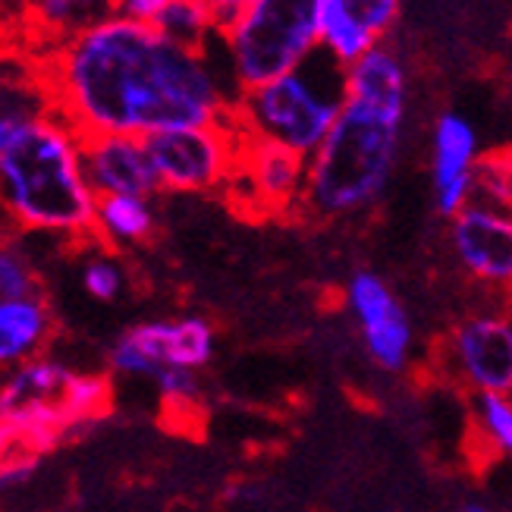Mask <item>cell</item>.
<instances>
[{
    "instance_id": "cell-24",
    "label": "cell",
    "mask_w": 512,
    "mask_h": 512,
    "mask_svg": "<svg viewBox=\"0 0 512 512\" xmlns=\"http://www.w3.org/2000/svg\"><path fill=\"white\" fill-rule=\"evenodd\" d=\"M79 283L85 296H92L95 302H117L126 293V267L120 264L117 252L101 249L82 261Z\"/></svg>"
},
{
    "instance_id": "cell-31",
    "label": "cell",
    "mask_w": 512,
    "mask_h": 512,
    "mask_svg": "<svg viewBox=\"0 0 512 512\" xmlns=\"http://www.w3.org/2000/svg\"><path fill=\"white\" fill-rule=\"evenodd\" d=\"M4 236H7V233H4V230H0V239H4Z\"/></svg>"
},
{
    "instance_id": "cell-3",
    "label": "cell",
    "mask_w": 512,
    "mask_h": 512,
    "mask_svg": "<svg viewBox=\"0 0 512 512\" xmlns=\"http://www.w3.org/2000/svg\"><path fill=\"white\" fill-rule=\"evenodd\" d=\"M403 117L399 110L346 98L330 136L308 158L299 214L311 220H340L368 211L393 176Z\"/></svg>"
},
{
    "instance_id": "cell-30",
    "label": "cell",
    "mask_w": 512,
    "mask_h": 512,
    "mask_svg": "<svg viewBox=\"0 0 512 512\" xmlns=\"http://www.w3.org/2000/svg\"><path fill=\"white\" fill-rule=\"evenodd\" d=\"M16 132H19L16 126H7V123H0V154H4V151H7V145H10V142L16 139Z\"/></svg>"
},
{
    "instance_id": "cell-23",
    "label": "cell",
    "mask_w": 512,
    "mask_h": 512,
    "mask_svg": "<svg viewBox=\"0 0 512 512\" xmlns=\"http://www.w3.org/2000/svg\"><path fill=\"white\" fill-rule=\"evenodd\" d=\"M472 202H487L512 211V145L491 148L478 158Z\"/></svg>"
},
{
    "instance_id": "cell-14",
    "label": "cell",
    "mask_w": 512,
    "mask_h": 512,
    "mask_svg": "<svg viewBox=\"0 0 512 512\" xmlns=\"http://www.w3.org/2000/svg\"><path fill=\"white\" fill-rule=\"evenodd\" d=\"M82 164H85V176L98 198L101 195L154 198L161 192L145 139L88 136V139H82Z\"/></svg>"
},
{
    "instance_id": "cell-10",
    "label": "cell",
    "mask_w": 512,
    "mask_h": 512,
    "mask_svg": "<svg viewBox=\"0 0 512 512\" xmlns=\"http://www.w3.org/2000/svg\"><path fill=\"white\" fill-rule=\"evenodd\" d=\"M246 132V129H242ZM308 180V158L277 142L258 139L246 132L239 164L224 189L227 202L252 217H289L302 208Z\"/></svg>"
},
{
    "instance_id": "cell-5",
    "label": "cell",
    "mask_w": 512,
    "mask_h": 512,
    "mask_svg": "<svg viewBox=\"0 0 512 512\" xmlns=\"http://www.w3.org/2000/svg\"><path fill=\"white\" fill-rule=\"evenodd\" d=\"M239 95L299 70L321 38V0H255L224 35Z\"/></svg>"
},
{
    "instance_id": "cell-17",
    "label": "cell",
    "mask_w": 512,
    "mask_h": 512,
    "mask_svg": "<svg viewBox=\"0 0 512 512\" xmlns=\"http://www.w3.org/2000/svg\"><path fill=\"white\" fill-rule=\"evenodd\" d=\"M57 337V318L48 296L0 299V374L48 355Z\"/></svg>"
},
{
    "instance_id": "cell-8",
    "label": "cell",
    "mask_w": 512,
    "mask_h": 512,
    "mask_svg": "<svg viewBox=\"0 0 512 512\" xmlns=\"http://www.w3.org/2000/svg\"><path fill=\"white\" fill-rule=\"evenodd\" d=\"M242 139L246 132L230 114V120L214 126L154 132L145 148L161 192H224L239 164Z\"/></svg>"
},
{
    "instance_id": "cell-16",
    "label": "cell",
    "mask_w": 512,
    "mask_h": 512,
    "mask_svg": "<svg viewBox=\"0 0 512 512\" xmlns=\"http://www.w3.org/2000/svg\"><path fill=\"white\" fill-rule=\"evenodd\" d=\"M399 0H330L321 10V41L340 63L362 60L393 26Z\"/></svg>"
},
{
    "instance_id": "cell-1",
    "label": "cell",
    "mask_w": 512,
    "mask_h": 512,
    "mask_svg": "<svg viewBox=\"0 0 512 512\" xmlns=\"http://www.w3.org/2000/svg\"><path fill=\"white\" fill-rule=\"evenodd\" d=\"M57 117L88 136H136L224 123L236 98L214 82L202 54L151 22L110 19L54 51L35 54Z\"/></svg>"
},
{
    "instance_id": "cell-26",
    "label": "cell",
    "mask_w": 512,
    "mask_h": 512,
    "mask_svg": "<svg viewBox=\"0 0 512 512\" xmlns=\"http://www.w3.org/2000/svg\"><path fill=\"white\" fill-rule=\"evenodd\" d=\"M198 4L208 10L214 29L220 35H227L236 26V22L242 19V13H246L255 4V0H198Z\"/></svg>"
},
{
    "instance_id": "cell-18",
    "label": "cell",
    "mask_w": 512,
    "mask_h": 512,
    "mask_svg": "<svg viewBox=\"0 0 512 512\" xmlns=\"http://www.w3.org/2000/svg\"><path fill=\"white\" fill-rule=\"evenodd\" d=\"M158 233V211L151 198L139 195H101L95 208L92 239L107 252H129L148 246Z\"/></svg>"
},
{
    "instance_id": "cell-4",
    "label": "cell",
    "mask_w": 512,
    "mask_h": 512,
    "mask_svg": "<svg viewBox=\"0 0 512 512\" xmlns=\"http://www.w3.org/2000/svg\"><path fill=\"white\" fill-rule=\"evenodd\" d=\"M114 409L110 377L76 371L54 355L0 374V425L26 453H48L98 428Z\"/></svg>"
},
{
    "instance_id": "cell-7",
    "label": "cell",
    "mask_w": 512,
    "mask_h": 512,
    "mask_svg": "<svg viewBox=\"0 0 512 512\" xmlns=\"http://www.w3.org/2000/svg\"><path fill=\"white\" fill-rule=\"evenodd\" d=\"M431 362L440 381L462 396H512V308L491 305L462 315L437 337Z\"/></svg>"
},
{
    "instance_id": "cell-28",
    "label": "cell",
    "mask_w": 512,
    "mask_h": 512,
    "mask_svg": "<svg viewBox=\"0 0 512 512\" xmlns=\"http://www.w3.org/2000/svg\"><path fill=\"white\" fill-rule=\"evenodd\" d=\"M16 450H22L19 443H16V434L7 425H0V462H4L7 456H13Z\"/></svg>"
},
{
    "instance_id": "cell-25",
    "label": "cell",
    "mask_w": 512,
    "mask_h": 512,
    "mask_svg": "<svg viewBox=\"0 0 512 512\" xmlns=\"http://www.w3.org/2000/svg\"><path fill=\"white\" fill-rule=\"evenodd\" d=\"M38 469V456L35 453H26V450H16L13 456H7L0 462V500H4L10 491L26 484Z\"/></svg>"
},
{
    "instance_id": "cell-15",
    "label": "cell",
    "mask_w": 512,
    "mask_h": 512,
    "mask_svg": "<svg viewBox=\"0 0 512 512\" xmlns=\"http://www.w3.org/2000/svg\"><path fill=\"white\" fill-rule=\"evenodd\" d=\"M478 136L459 114H443L434 126V205L440 217H456L475 198Z\"/></svg>"
},
{
    "instance_id": "cell-19",
    "label": "cell",
    "mask_w": 512,
    "mask_h": 512,
    "mask_svg": "<svg viewBox=\"0 0 512 512\" xmlns=\"http://www.w3.org/2000/svg\"><path fill=\"white\" fill-rule=\"evenodd\" d=\"M346 98L406 114V73L387 48H371L346 70Z\"/></svg>"
},
{
    "instance_id": "cell-12",
    "label": "cell",
    "mask_w": 512,
    "mask_h": 512,
    "mask_svg": "<svg viewBox=\"0 0 512 512\" xmlns=\"http://www.w3.org/2000/svg\"><path fill=\"white\" fill-rule=\"evenodd\" d=\"M346 308L362 333L368 359L387 374L406 371L412 359V321L387 280L374 271H355L346 283Z\"/></svg>"
},
{
    "instance_id": "cell-6",
    "label": "cell",
    "mask_w": 512,
    "mask_h": 512,
    "mask_svg": "<svg viewBox=\"0 0 512 512\" xmlns=\"http://www.w3.org/2000/svg\"><path fill=\"white\" fill-rule=\"evenodd\" d=\"M343 101L346 92H324L296 70L271 85L239 95L233 104V117L252 136L311 158L330 136Z\"/></svg>"
},
{
    "instance_id": "cell-11",
    "label": "cell",
    "mask_w": 512,
    "mask_h": 512,
    "mask_svg": "<svg viewBox=\"0 0 512 512\" xmlns=\"http://www.w3.org/2000/svg\"><path fill=\"white\" fill-rule=\"evenodd\" d=\"M447 242L459 271L484 289L491 305L512 308V211L469 202L450 217Z\"/></svg>"
},
{
    "instance_id": "cell-27",
    "label": "cell",
    "mask_w": 512,
    "mask_h": 512,
    "mask_svg": "<svg viewBox=\"0 0 512 512\" xmlns=\"http://www.w3.org/2000/svg\"><path fill=\"white\" fill-rule=\"evenodd\" d=\"M173 0H120V10L126 13V19L136 22H154Z\"/></svg>"
},
{
    "instance_id": "cell-13",
    "label": "cell",
    "mask_w": 512,
    "mask_h": 512,
    "mask_svg": "<svg viewBox=\"0 0 512 512\" xmlns=\"http://www.w3.org/2000/svg\"><path fill=\"white\" fill-rule=\"evenodd\" d=\"M120 0H16V19L4 48L44 54L117 19Z\"/></svg>"
},
{
    "instance_id": "cell-9",
    "label": "cell",
    "mask_w": 512,
    "mask_h": 512,
    "mask_svg": "<svg viewBox=\"0 0 512 512\" xmlns=\"http://www.w3.org/2000/svg\"><path fill=\"white\" fill-rule=\"evenodd\" d=\"M217 352V330L202 315L142 321L123 330L107 352V365L120 377L154 381L164 371H202Z\"/></svg>"
},
{
    "instance_id": "cell-21",
    "label": "cell",
    "mask_w": 512,
    "mask_h": 512,
    "mask_svg": "<svg viewBox=\"0 0 512 512\" xmlns=\"http://www.w3.org/2000/svg\"><path fill=\"white\" fill-rule=\"evenodd\" d=\"M151 26L161 35H167L173 44H180V48L205 57L208 32L214 29V22L198 0H173V4L151 22Z\"/></svg>"
},
{
    "instance_id": "cell-20",
    "label": "cell",
    "mask_w": 512,
    "mask_h": 512,
    "mask_svg": "<svg viewBox=\"0 0 512 512\" xmlns=\"http://www.w3.org/2000/svg\"><path fill=\"white\" fill-rule=\"evenodd\" d=\"M465 403H469V434L478 456L512 459V396L475 393L465 396Z\"/></svg>"
},
{
    "instance_id": "cell-2",
    "label": "cell",
    "mask_w": 512,
    "mask_h": 512,
    "mask_svg": "<svg viewBox=\"0 0 512 512\" xmlns=\"http://www.w3.org/2000/svg\"><path fill=\"white\" fill-rule=\"evenodd\" d=\"M95 208L79 132L57 114L22 126L0 154V230L92 239Z\"/></svg>"
},
{
    "instance_id": "cell-22",
    "label": "cell",
    "mask_w": 512,
    "mask_h": 512,
    "mask_svg": "<svg viewBox=\"0 0 512 512\" xmlns=\"http://www.w3.org/2000/svg\"><path fill=\"white\" fill-rule=\"evenodd\" d=\"M41 293L44 286L32 255L16 233H7L0 239V299H26Z\"/></svg>"
},
{
    "instance_id": "cell-29",
    "label": "cell",
    "mask_w": 512,
    "mask_h": 512,
    "mask_svg": "<svg viewBox=\"0 0 512 512\" xmlns=\"http://www.w3.org/2000/svg\"><path fill=\"white\" fill-rule=\"evenodd\" d=\"M456 512H494V506L487 503V500H478V497H469V500H462Z\"/></svg>"
}]
</instances>
